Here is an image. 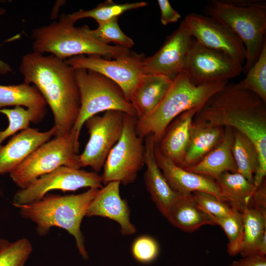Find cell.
<instances>
[{
    "label": "cell",
    "mask_w": 266,
    "mask_h": 266,
    "mask_svg": "<svg viewBox=\"0 0 266 266\" xmlns=\"http://www.w3.org/2000/svg\"><path fill=\"white\" fill-rule=\"evenodd\" d=\"M99 190L90 188L81 194L66 196L47 194L38 201L16 207L22 217L36 224V232L41 236L46 235L53 227L66 230L74 236L79 254L87 259L81 224Z\"/></svg>",
    "instance_id": "3957f363"
},
{
    "label": "cell",
    "mask_w": 266,
    "mask_h": 266,
    "mask_svg": "<svg viewBox=\"0 0 266 266\" xmlns=\"http://www.w3.org/2000/svg\"><path fill=\"white\" fill-rule=\"evenodd\" d=\"M47 103L36 88L23 83L19 85H0V109L8 106H21L29 109L42 120Z\"/></svg>",
    "instance_id": "484cf974"
},
{
    "label": "cell",
    "mask_w": 266,
    "mask_h": 266,
    "mask_svg": "<svg viewBox=\"0 0 266 266\" xmlns=\"http://www.w3.org/2000/svg\"><path fill=\"white\" fill-rule=\"evenodd\" d=\"M19 69L24 83L33 84L49 106L54 119V136L70 132L81 105L75 69L53 55L33 52L23 56Z\"/></svg>",
    "instance_id": "7a4b0ae2"
},
{
    "label": "cell",
    "mask_w": 266,
    "mask_h": 266,
    "mask_svg": "<svg viewBox=\"0 0 266 266\" xmlns=\"http://www.w3.org/2000/svg\"><path fill=\"white\" fill-rule=\"evenodd\" d=\"M166 218L173 226L189 233L204 225H216L212 216L197 204L192 194L179 195Z\"/></svg>",
    "instance_id": "603a6c76"
},
{
    "label": "cell",
    "mask_w": 266,
    "mask_h": 266,
    "mask_svg": "<svg viewBox=\"0 0 266 266\" xmlns=\"http://www.w3.org/2000/svg\"><path fill=\"white\" fill-rule=\"evenodd\" d=\"M75 73L81 105L72 130L78 136L85 121L101 112L117 110L137 117L132 104L114 82L97 72L84 68L75 69Z\"/></svg>",
    "instance_id": "52a82bcc"
},
{
    "label": "cell",
    "mask_w": 266,
    "mask_h": 266,
    "mask_svg": "<svg viewBox=\"0 0 266 266\" xmlns=\"http://www.w3.org/2000/svg\"><path fill=\"white\" fill-rule=\"evenodd\" d=\"M192 37L205 47L221 51L244 65L246 49L240 38L217 19L192 13L184 19Z\"/></svg>",
    "instance_id": "5bb4252c"
},
{
    "label": "cell",
    "mask_w": 266,
    "mask_h": 266,
    "mask_svg": "<svg viewBox=\"0 0 266 266\" xmlns=\"http://www.w3.org/2000/svg\"><path fill=\"white\" fill-rule=\"evenodd\" d=\"M225 127L200 125L192 122L189 140L181 166L185 168L199 162L222 140Z\"/></svg>",
    "instance_id": "d4e9b609"
},
{
    "label": "cell",
    "mask_w": 266,
    "mask_h": 266,
    "mask_svg": "<svg viewBox=\"0 0 266 266\" xmlns=\"http://www.w3.org/2000/svg\"><path fill=\"white\" fill-rule=\"evenodd\" d=\"M249 206L266 209V179L257 187Z\"/></svg>",
    "instance_id": "f35d334b"
},
{
    "label": "cell",
    "mask_w": 266,
    "mask_h": 266,
    "mask_svg": "<svg viewBox=\"0 0 266 266\" xmlns=\"http://www.w3.org/2000/svg\"><path fill=\"white\" fill-rule=\"evenodd\" d=\"M131 252L136 261L146 264L156 259L159 253V246L157 241L152 237L141 235L133 242Z\"/></svg>",
    "instance_id": "d590c367"
},
{
    "label": "cell",
    "mask_w": 266,
    "mask_h": 266,
    "mask_svg": "<svg viewBox=\"0 0 266 266\" xmlns=\"http://www.w3.org/2000/svg\"><path fill=\"white\" fill-rule=\"evenodd\" d=\"M212 217L216 225L223 229L228 237V254L234 256L240 253L243 243V214L234 210L232 214L225 217Z\"/></svg>",
    "instance_id": "4dcf8cb0"
},
{
    "label": "cell",
    "mask_w": 266,
    "mask_h": 266,
    "mask_svg": "<svg viewBox=\"0 0 266 266\" xmlns=\"http://www.w3.org/2000/svg\"><path fill=\"white\" fill-rule=\"evenodd\" d=\"M192 194L197 204L213 217H225L234 210L227 202L212 194L201 191H196Z\"/></svg>",
    "instance_id": "e575fe53"
},
{
    "label": "cell",
    "mask_w": 266,
    "mask_h": 266,
    "mask_svg": "<svg viewBox=\"0 0 266 266\" xmlns=\"http://www.w3.org/2000/svg\"><path fill=\"white\" fill-rule=\"evenodd\" d=\"M5 12V10L4 9L0 8V16L3 14ZM12 70L11 67L9 66L0 60V74H5L7 72L11 71Z\"/></svg>",
    "instance_id": "ab89813d"
},
{
    "label": "cell",
    "mask_w": 266,
    "mask_h": 266,
    "mask_svg": "<svg viewBox=\"0 0 266 266\" xmlns=\"http://www.w3.org/2000/svg\"><path fill=\"white\" fill-rule=\"evenodd\" d=\"M119 181H112L100 189L86 213L88 217L100 216L118 223L123 235L134 234L136 229L130 219L131 210L120 194Z\"/></svg>",
    "instance_id": "2e32d148"
},
{
    "label": "cell",
    "mask_w": 266,
    "mask_h": 266,
    "mask_svg": "<svg viewBox=\"0 0 266 266\" xmlns=\"http://www.w3.org/2000/svg\"><path fill=\"white\" fill-rule=\"evenodd\" d=\"M245 74L237 86L253 93L266 103V41L256 63Z\"/></svg>",
    "instance_id": "f546056e"
},
{
    "label": "cell",
    "mask_w": 266,
    "mask_h": 266,
    "mask_svg": "<svg viewBox=\"0 0 266 266\" xmlns=\"http://www.w3.org/2000/svg\"><path fill=\"white\" fill-rule=\"evenodd\" d=\"M161 11V22L163 25L175 23L181 19L180 14L174 9L168 0L157 1Z\"/></svg>",
    "instance_id": "8d00e7d4"
},
{
    "label": "cell",
    "mask_w": 266,
    "mask_h": 266,
    "mask_svg": "<svg viewBox=\"0 0 266 266\" xmlns=\"http://www.w3.org/2000/svg\"><path fill=\"white\" fill-rule=\"evenodd\" d=\"M233 141V130L225 127L223 137L219 143L197 163L184 169L215 180L225 172H237L232 149Z\"/></svg>",
    "instance_id": "44dd1931"
},
{
    "label": "cell",
    "mask_w": 266,
    "mask_h": 266,
    "mask_svg": "<svg viewBox=\"0 0 266 266\" xmlns=\"http://www.w3.org/2000/svg\"><path fill=\"white\" fill-rule=\"evenodd\" d=\"M243 70L240 62L224 52L204 47L193 38L185 71L194 85L228 82Z\"/></svg>",
    "instance_id": "4fadbf2b"
},
{
    "label": "cell",
    "mask_w": 266,
    "mask_h": 266,
    "mask_svg": "<svg viewBox=\"0 0 266 266\" xmlns=\"http://www.w3.org/2000/svg\"><path fill=\"white\" fill-rule=\"evenodd\" d=\"M79 137L72 130L68 133L45 142L10 172V177L20 189L57 168L66 166L80 168Z\"/></svg>",
    "instance_id": "ba28073f"
},
{
    "label": "cell",
    "mask_w": 266,
    "mask_h": 266,
    "mask_svg": "<svg viewBox=\"0 0 266 266\" xmlns=\"http://www.w3.org/2000/svg\"><path fill=\"white\" fill-rule=\"evenodd\" d=\"M154 153L159 167L169 186L176 193L184 195L196 191L205 192L225 201L215 179L189 171L175 165L160 153L156 143Z\"/></svg>",
    "instance_id": "e0dca14e"
},
{
    "label": "cell",
    "mask_w": 266,
    "mask_h": 266,
    "mask_svg": "<svg viewBox=\"0 0 266 266\" xmlns=\"http://www.w3.org/2000/svg\"><path fill=\"white\" fill-rule=\"evenodd\" d=\"M203 12L222 22L242 41L246 53L243 72L246 74L266 41V1L210 0Z\"/></svg>",
    "instance_id": "8992f818"
},
{
    "label": "cell",
    "mask_w": 266,
    "mask_h": 266,
    "mask_svg": "<svg viewBox=\"0 0 266 266\" xmlns=\"http://www.w3.org/2000/svg\"><path fill=\"white\" fill-rule=\"evenodd\" d=\"M102 187L101 176L97 172L62 166L20 189L14 195L13 204L16 207L38 201L52 190L75 191L83 188Z\"/></svg>",
    "instance_id": "8fae6325"
},
{
    "label": "cell",
    "mask_w": 266,
    "mask_h": 266,
    "mask_svg": "<svg viewBox=\"0 0 266 266\" xmlns=\"http://www.w3.org/2000/svg\"><path fill=\"white\" fill-rule=\"evenodd\" d=\"M32 251V245L26 238L9 242L0 252V266H25Z\"/></svg>",
    "instance_id": "836d02e7"
},
{
    "label": "cell",
    "mask_w": 266,
    "mask_h": 266,
    "mask_svg": "<svg viewBox=\"0 0 266 266\" xmlns=\"http://www.w3.org/2000/svg\"><path fill=\"white\" fill-rule=\"evenodd\" d=\"M118 17L114 18L107 22L99 24L94 30L88 26L86 31L88 34L98 41L108 44L113 43L116 46L130 49L133 45V41L121 30L118 24Z\"/></svg>",
    "instance_id": "1f68e13d"
},
{
    "label": "cell",
    "mask_w": 266,
    "mask_h": 266,
    "mask_svg": "<svg viewBox=\"0 0 266 266\" xmlns=\"http://www.w3.org/2000/svg\"><path fill=\"white\" fill-rule=\"evenodd\" d=\"M242 257L258 255L260 243L266 238V209L249 206L243 212Z\"/></svg>",
    "instance_id": "4316f807"
},
{
    "label": "cell",
    "mask_w": 266,
    "mask_h": 266,
    "mask_svg": "<svg viewBox=\"0 0 266 266\" xmlns=\"http://www.w3.org/2000/svg\"><path fill=\"white\" fill-rule=\"evenodd\" d=\"M192 39L183 19L155 54L144 58V73L163 75L173 80L185 71Z\"/></svg>",
    "instance_id": "9a60e30c"
},
{
    "label": "cell",
    "mask_w": 266,
    "mask_h": 266,
    "mask_svg": "<svg viewBox=\"0 0 266 266\" xmlns=\"http://www.w3.org/2000/svg\"><path fill=\"white\" fill-rule=\"evenodd\" d=\"M144 54L130 51L112 60L97 55H78L66 62L74 69L84 68L97 72L117 84L129 102L131 96L145 74Z\"/></svg>",
    "instance_id": "30bf717a"
},
{
    "label": "cell",
    "mask_w": 266,
    "mask_h": 266,
    "mask_svg": "<svg viewBox=\"0 0 266 266\" xmlns=\"http://www.w3.org/2000/svg\"><path fill=\"white\" fill-rule=\"evenodd\" d=\"M216 182L224 200L233 210L241 213L250 205L257 188L238 172H225Z\"/></svg>",
    "instance_id": "cb8c5ba5"
},
{
    "label": "cell",
    "mask_w": 266,
    "mask_h": 266,
    "mask_svg": "<svg viewBox=\"0 0 266 266\" xmlns=\"http://www.w3.org/2000/svg\"><path fill=\"white\" fill-rule=\"evenodd\" d=\"M147 4V3L145 1L117 4L111 0H107L100 3L92 9L88 10L80 9L68 15L74 23L81 19L91 18L94 19L98 24H100L118 17L126 11L143 7Z\"/></svg>",
    "instance_id": "f1b7e54d"
},
{
    "label": "cell",
    "mask_w": 266,
    "mask_h": 266,
    "mask_svg": "<svg viewBox=\"0 0 266 266\" xmlns=\"http://www.w3.org/2000/svg\"><path fill=\"white\" fill-rule=\"evenodd\" d=\"M0 113L7 116L9 122L7 128L0 131V145L18 131L29 128L31 122L37 123L42 120L33 111L21 106H16L13 109L1 108Z\"/></svg>",
    "instance_id": "d6a6232c"
},
{
    "label": "cell",
    "mask_w": 266,
    "mask_h": 266,
    "mask_svg": "<svg viewBox=\"0 0 266 266\" xmlns=\"http://www.w3.org/2000/svg\"><path fill=\"white\" fill-rule=\"evenodd\" d=\"M74 24L69 15L64 13L58 21L33 29V52L41 54L49 53L66 60L81 55L111 59L131 51L123 47L102 43L88 33L87 25L77 28Z\"/></svg>",
    "instance_id": "277c9868"
},
{
    "label": "cell",
    "mask_w": 266,
    "mask_h": 266,
    "mask_svg": "<svg viewBox=\"0 0 266 266\" xmlns=\"http://www.w3.org/2000/svg\"><path fill=\"white\" fill-rule=\"evenodd\" d=\"M126 113L117 110L105 111L103 115H94L85 122L89 134L83 152L79 155L81 167L90 166L98 172L122 134Z\"/></svg>",
    "instance_id": "7c38bea8"
},
{
    "label": "cell",
    "mask_w": 266,
    "mask_h": 266,
    "mask_svg": "<svg viewBox=\"0 0 266 266\" xmlns=\"http://www.w3.org/2000/svg\"><path fill=\"white\" fill-rule=\"evenodd\" d=\"M198 108L187 110L175 118L156 146L160 153L181 167L189 140L191 127Z\"/></svg>",
    "instance_id": "ffe728a7"
},
{
    "label": "cell",
    "mask_w": 266,
    "mask_h": 266,
    "mask_svg": "<svg viewBox=\"0 0 266 266\" xmlns=\"http://www.w3.org/2000/svg\"><path fill=\"white\" fill-rule=\"evenodd\" d=\"M172 81L160 74H144L142 76L130 100L137 118L147 115L157 107L169 90Z\"/></svg>",
    "instance_id": "7402d4cb"
},
{
    "label": "cell",
    "mask_w": 266,
    "mask_h": 266,
    "mask_svg": "<svg viewBox=\"0 0 266 266\" xmlns=\"http://www.w3.org/2000/svg\"><path fill=\"white\" fill-rule=\"evenodd\" d=\"M233 130L232 153L237 172L253 183L254 176L259 166L257 149L251 140L242 133Z\"/></svg>",
    "instance_id": "83f0119b"
},
{
    "label": "cell",
    "mask_w": 266,
    "mask_h": 266,
    "mask_svg": "<svg viewBox=\"0 0 266 266\" xmlns=\"http://www.w3.org/2000/svg\"><path fill=\"white\" fill-rule=\"evenodd\" d=\"M144 174L145 186L152 200L160 212L166 217L169 210L179 195L169 186L159 167L155 156V142L151 135L145 138Z\"/></svg>",
    "instance_id": "d6986e66"
},
{
    "label": "cell",
    "mask_w": 266,
    "mask_h": 266,
    "mask_svg": "<svg viewBox=\"0 0 266 266\" xmlns=\"http://www.w3.org/2000/svg\"><path fill=\"white\" fill-rule=\"evenodd\" d=\"M198 125L230 127L246 135L255 145L259 166L253 184L259 187L266 175V103L253 93L228 83L197 112Z\"/></svg>",
    "instance_id": "6da1fadb"
},
{
    "label": "cell",
    "mask_w": 266,
    "mask_h": 266,
    "mask_svg": "<svg viewBox=\"0 0 266 266\" xmlns=\"http://www.w3.org/2000/svg\"><path fill=\"white\" fill-rule=\"evenodd\" d=\"M228 266H266V257L255 255L234 261Z\"/></svg>",
    "instance_id": "74e56055"
},
{
    "label": "cell",
    "mask_w": 266,
    "mask_h": 266,
    "mask_svg": "<svg viewBox=\"0 0 266 266\" xmlns=\"http://www.w3.org/2000/svg\"><path fill=\"white\" fill-rule=\"evenodd\" d=\"M9 242L7 240L2 239L0 237V252L8 244Z\"/></svg>",
    "instance_id": "60d3db41"
},
{
    "label": "cell",
    "mask_w": 266,
    "mask_h": 266,
    "mask_svg": "<svg viewBox=\"0 0 266 266\" xmlns=\"http://www.w3.org/2000/svg\"><path fill=\"white\" fill-rule=\"evenodd\" d=\"M55 133L53 127L43 132L29 127L13 136L5 145H0V174L11 172Z\"/></svg>",
    "instance_id": "ac0fdd59"
},
{
    "label": "cell",
    "mask_w": 266,
    "mask_h": 266,
    "mask_svg": "<svg viewBox=\"0 0 266 266\" xmlns=\"http://www.w3.org/2000/svg\"><path fill=\"white\" fill-rule=\"evenodd\" d=\"M137 117L125 114L122 134L110 151L101 175L103 185L119 181L133 183L144 164L143 139L136 132Z\"/></svg>",
    "instance_id": "9c48e42d"
},
{
    "label": "cell",
    "mask_w": 266,
    "mask_h": 266,
    "mask_svg": "<svg viewBox=\"0 0 266 266\" xmlns=\"http://www.w3.org/2000/svg\"><path fill=\"white\" fill-rule=\"evenodd\" d=\"M228 83L216 82L196 86L191 82L185 71L181 72L173 80L169 90L157 107L147 115L137 118V135L144 138L150 134L155 142L158 143L175 118L191 109L199 110L213 95Z\"/></svg>",
    "instance_id": "5b68a950"
}]
</instances>
